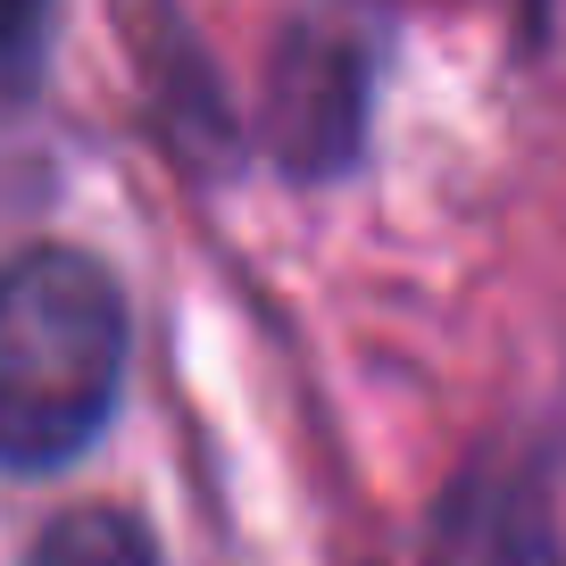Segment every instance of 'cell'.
Here are the masks:
<instances>
[{
  "label": "cell",
  "instance_id": "6da1fadb",
  "mask_svg": "<svg viewBox=\"0 0 566 566\" xmlns=\"http://www.w3.org/2000/svg\"><path fill=\"white\" fill-rule=\"evenodd\" d=\"M125 292L92 250L34 242L0 266V467L51 475L101 442L125 391Z\"/></svg>",
  "mask_w": 566,
  "mask_h": 566
},
{
  "label": "cell",
  "instance_id": "7a4b0ae2",
  "mask_svg": "<svg viewBox=\"0 0 566 566\" xmlns=\"http://www.w3.org/2000/svg\"><path fill=\"white\" fill-rule=\"evenodd\" d=\"M266 150H275L283 176L325 184L358 159L367 142V42L342 18H301L275 34V59H266Z\"/></svg>",
  "mask_w": 566,
  "mask_h": 566
},
{
  "label": "cell",
  "instance_id": "277c9868",
  "mask_svg": "<svg viewBox=\"0 0 566 566\" xmlns=\"http://www.w3.org/2000/svg\"><path fill=\"white\" fill-rule=\"evenodd\" d=\"M34 566H159V542L134 509H67L42 525Z\"/></svg>",
  "mask_w": 566,
  "mask_h": 566
},
{
  "label": "cell",
  "instance_id": "5b68a950",
  "mask_svg": "<svg viewBox=\"0 0 566 566\" xmlns=\"http://www.w3.org/2000/svg\"><path fill=\"white\" fill-rule=\"evenodd\" d=\"M59 0H0V84H34Z\"/></svg>",
  "mask_w": 566,
  "mask_h": 566
},
{
  "label": "cell",
  "instance_id": "3957f363",
  "mask_svg": "<svg viewBox=\"0 0 566 566\" xmlns=\"http://www.w3.org/2000/svg\"><path fill=\"white\" fill-rule=\"evenodd\" d=\"M424 566H566L542 475L509 450H483L442 492V516L424 533Z\"/></svg>",
  "mask_w": 566,
  "mask_h": 566
}]
</instances>
